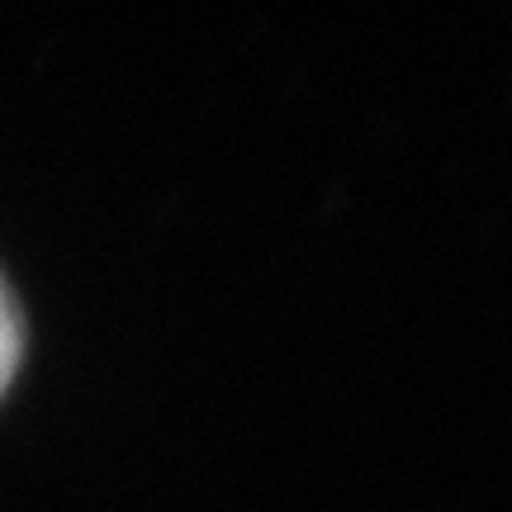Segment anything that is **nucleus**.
<instances>
[{"label": "nucleus", "mask_w": 512, "mask_h": 512, "mask_svg": "<svg viewBox=\"0 0 512 512\" xmlns=\"http://www.w3.org/2000/svg\"><path fill=\"white\" fill-rule=\"evenodd\" d=\"M19 351H24V328H19V309H15V299H10V290L0 285V394H5V389H10V380H15Z\"/></svg>", "instance_id": "1"}]
</instances>
